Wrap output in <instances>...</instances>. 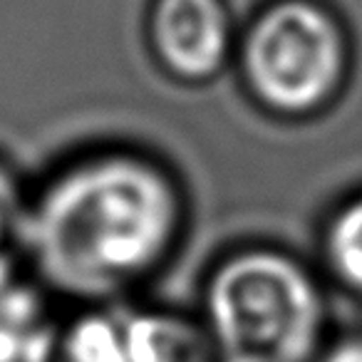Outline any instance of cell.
I'll return each mask as SVG.
<instances>
[{"label": "cell", "mask_w": 362, "mask_h": 362, "mask_svg": "<svg viewBox=\"0 0 362 362\" xmlns=\"http://www.w3.org/2000/svg\"><path fill=\"white\" fill-rule=\"evenodd\" d=\"M184 228V194L161 161L105 149L57 169L28 199L21 231L40 286L105 303L149 281Z\"/></svg>", "instance_id": "6da1fadb"}, {"label": "cell", "mask_w": 362, "mask_h": 362, "mask_svg": "<svg viewBox=\"0 0 362 362\" xmlns=\"http://www.w3.org/2000/svg\"><path fill=\"white\" fill-rule=\"evenodd\" d=\"M214 362H310L322 327V298L310 273L276 248H238L204 281Z\"/></svg>", "instance_id": "7a4b0ae2"}, {"label": "cell", "mask_w": 362, "mask_h": 362, "mask_svg": "<svg viewBox=\"0 0 362 362\" xmlns=\"http://www.w3.org/2000/svg\"><path fill=\"white\" fill-rule=\"evenodd\" d=\"M345 70L337 21L315 0H268L241 28L238 75L273 115L300 117L335 92Z\"/></svg>", "instance_id": "3957f363"}, {"label": "cell", "mask_w": 362, "mask_h": 362, "mask_svg": "<svg viewBox=\"0 0 362 362\" xmlns=\"http://www.w3.org/2000/svg\"><path fill=\"white\" fill-rule=\"evenodd\" d=\"M236 23L226 0H151L146 37L166 77L209 85L231 67Z\"/></svg>", "instance_id": "277c9868"}, {"label": "cell", "mask_w": 362, "mask_h": 362, "mask_svg": "<svg viewBox=\"0 0 362 362\" xmlns=\"http://www.w3.org/2000/svg\"><path fill=\"white\" fill-rule=\"evenodd\" d=\"M57 335L40 283L21 276L16 261L0 263V362H50Z\"/></svg>", "instance_id": "5b68a950"}, {"label": "cell", "mask_w": 362, "mask_h": 362, "mask_svg": "<svg viewBox=\"0 0 362 362\" xmlns=\"http://www.w3.org/2000/svg\"><path fill=\"white\" fill-rule=\"evenodd\" d=\"M129 362H214L202 322L166 310L122 315Z\"/></svg>", "instance_id": "8992f818"}, {"label": "cell", "mask_w": 362, "mask_h": 362, "mask_svg": "<svg viewBox=\"0 0 362 362\" xmlns=\"http://www.w3.org/2000/svg\"><path fill=\"white\" fill-rule=\"evenodd\" d=\"M50 362H129L122 315L90 310L60 325Z\"/></svg>", "instance_id": "52a82bcc"}, {"label": "cell", "mask_w": 362, "mask_h": 362, "mask_svg": "<svg viewBox=\"0 0 362 362\" xmlns=\"http://www.w3.org/2000/svg\"><path fill=\"white\" fill-rule=\"evenodd\" d=\"M325 253L332 271L362 293V199L332 218L325 236Z\"/></svg>", "instance_id": "ba28073f"}, {"label": "cell", "mask_w": 362, "mask_h": 362, "mask_svg": "<svg viewBox=\"0 0 362 362\" xmlns=\"http://www.w3.org/2000/svg\"><path fill=\"white\" fill-rule=\"evenodd\" d=\"M28 197L23 194L18 176L0 159V263L16 261L13 251L21 248L23 218H25Z\"/></svg>", "instance_id": "9c48e42d"}, {"label": "cell", "mask_w": 362, "mask_h": 362, "mask_svg": "<svg viewBox=\"0 0 362 362\" xmlns=\"http://www.w3.org/2000/svg\"><path fill=\"white\" fill-rule=\"evenodd\" d=\"M317 362H362V337L345 340L340 345L330 347Z\"/></svg>", "instance_id": "30bf717a"}]
</instances>
